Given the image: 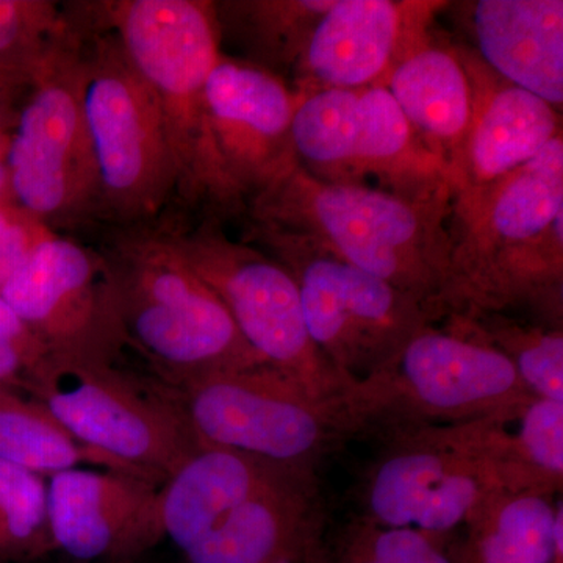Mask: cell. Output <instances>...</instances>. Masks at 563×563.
I'll list each match as a JSON object with an SVG mask.
<instances>
[{
    "instance_id": "obj_23",
    "label": "cell",
    "mask_w": 563,
    "mask_h": 563,
    "mask_svg": "<svg viewBox=\"0 0 563 563\" xmlns=\"http://www.w3.org/2000/svg\"><path fill=\"white\" fill-rule=\"evenodd\" d=\"M457 429L492 466L504 492L561 495L562 402L531 398L514 412L457 424Z\"/></svg>"
},
{
    "instance_id": "obj_14",
    "label": "cell",
    "mask_w": 563,
    "mask_h": 563,
    "mask_svg": "<svg viewBox=\"0 0 563 563\" xmlns=\"http://www.w3.org/2000/svg\"><path fill=\"white\" fill-rule=\"evenodd\" d=\"M0 295L49 357L117 363L128 347L102 252L60 233L32 252Z\"/></svg>"
},
{
    "instance_id": "obj_7",
    "label": "cell",
    "mask_w": 563,
    "mask_h": 563,
    "mask_svg": "<svg viewBox=\"0 0 563 563\" xmlns=\"http://www.w3.org/2000/svg\"><path fill=\"white\" fill-rule=\"evenodd\" d=\"M243 242L291 274L310 339L346 387L368 379L415 333L440 321L420 299L355 268L307 236L246 222Z\"/></svg>"
},
{
    "instance_id": "obj_2",
    "label": "cell",
    "mask_w": 563,
    "mask_h": 563,
    "mask_svg": "<svg viewBox=\"0 0 563 563\" xmlns=\"http://www.w3.org/2000/svg\"><path fill=\"white\" fill-rule=\"evenodd\" d=\"M88 32L109 31L150 85L172 146L174 202L199 221L243 220L236 188L211 133L206 85L221 51L210 0H111L73 3Z\"/></svg>"
},
{
    "instance_id": "obj_35",
    "label": "cell",
    "mask_w": 563,
    "mask_h": 563,
    "mask_svg": "<svg viewBox=\"0 0 563 563\" xmlns=\"http://www.w3.org/2000/svg\"><path fill=\"white\" fill-rule=\"evenodd\" d=\"M111 563H133V562H111Z\"/></svg>"
},
{
    "instance_id": "obj_34",
    "label": "cell",
    "mask_w": 563,
    "mask_h": 563,
    "mask_svg": "<svg viewBox=\"0 0 563 563\" xmlns=\"http://www.w3.org/2000/svg\"><path fill=\"white\" fill-rule=\"evenodd\" d=\"M11 132L0 133V201L9 199V151Z\"/></svg>"
},
{
    "instance_id": "obj_21",
    "label": "cell",
    "mask_w": 563,
    "mask_h": 563,
    "mask_svg": "<svg viewBox=\"0 0 563 563\" xmlns=\"http://www.w3.org/2000/svg\"><path fill=\"white\" fill-rule=\"evenodd\" d=\"M433 32L402 55L384 87L448 174L472 124L474 80L465 46Z\"/></svg>"
},
{
    "instance_id": "obj_22",
    "label": "cell",
    "mask_w": 563,
    "mask_h": 563,
    "mask_svg": "<svg viewBox=\"0 0 563 563\" xmlns=\"http://www.w3.org/2000/svg\"><path fill=\"white\" fill-rule=\"evenodd\" d=\"M285 470L292 468L220 448H199L161 487L163 533L184 554L222 515Z\"/></svg>"
},
{
    "instance_id": "obj_4",
    "label": "cell",
    "mask_w": 563,
    "mask_h": 563,
    "mask_svg": "<svg viewBox=\"0 0 563 563\" xmlns=\"http://www.w3.org/2000/svg\"><path fill=\"white\" fill-rule=\"evenodd\" d=\"M125 346L168 387L266 365L158 225L118 229L103 247Z\"/></svg>"
},
{
    "instance_id": "obj_15",
    "label": "cell",
    "mask_w": 563,
    "mask_h": 563,
    "mask_svg": "<svg viewBox=\"0 0 563 563\" xmlns=\"http://www.w3.org/2000/svg\"><path fill=\"white\" fill-rule=\"evenodd\" d=\"M214 144L247 201L296 168L291 122L299 95L287 80L221 54L206 85Z\"/></svg>"
},
{
    "instance_id": "obj_31",
    "label": "cell",
    "mask_w": 563,
    "mask_h": 563,
    "mask_svg": "<svg viewBox=\"0 0 563 563\" xmlns=\"http://www.w3.org/2000/svg\"><path fill=\"white\" fill-rule=\"evenodd\" d=\"M54 233L10 199L0 201V288Z\"/></svg>"
},
{
    "instance_id": "obj_13",
    "label": "cell",
    "mask_w": 563,
    "mask_h": 563,
    "mask_svg": "<svg viewBox=\"0 0 563 563\" xmlns=\"http://www.w3.org/2000/svg\"><path fill=\"white\" fill-rule=\"evenodd\" d=\"M387 443L363 481L361 518L368 523L451 537L504 492L455 426L395 433Z\"/></svg>"
},
{
    "instance_id": "obj_11",
    "label": "cell",
    "mask_w": 563,
    "mask_h": 563,
    "mask_svg": "<svg viewBox=\"0 0 563 563\" xmlns=\"http://www.w3.org/2000/svg\"><path fill=\"white\" fill-rule=\"evenodd\" d=\"M84 40L36 74L11 132L9 199L55 233L101 220L98 163L84 111Z\"/></svg>"
},
{
    "instance_id": "obj_19",
    "label": "cell",
    "mask_w": 563,
    "mask_h": 563,
    "mask_svg": "<svg viewBox=\"0 0 563 563\" xmlns=\"http://www.w3.org/2000/svg\"><path fill=\"white\" fill-rule=\"evenodd\" d=\"M474 80L472 124L448 169L451 196L477 190L531 162L562 135L561 110L496 76L468 47Z\"/></svg>"
},
{
    "instance_id": "obj_24",
    "label": "cell",
    "mask_w": 563,
    "mask_h": 563,
    "mask_svg": "<svg viewBox=\"0 0 563 563\" xmlns=\"http://www.w3.org/2000/svg\"><path fill=\"white\" fill-rule=\"evenodd\" d=\"M558 495L498 492L465 526L461 563H563V510Z\"/></svg>"
},
{
    "instance_id": "obj_28",
    "label": "cell",
    "mask_w": 563,
    "mask_h": 563,
    "mask_svg": "<svg viewBox=\"0 0 563 563\" xmlns=\"http://www.w3.org/2000/svg\"><path fill=\"white\" fill-rule=\"evenodd\" d=\"M85 35L68 5L51 0H0V68L31 81Z\"/></svg>"
},
{
    "instance_id": "obj_10",
    "label": "cell",
    "mask_w": 563,
    "mask_h": 563,
    "mask_svg": "<svg viewBox=\"0 0 563 563\" xmlns=\"http://www.w3.org/2000/svg\"><path fill=\"white\" fill-rule=\"evenodd\" d=\"M199 446L317 473L350 435L340 409L269 365L207 374L169 387Z\"/></svg>"
},
{
    "instance_id": "obj_26",
    "label": "cell",
    "mask_w": 563,
    "mask_h": 563,
    "mask_svg": "<svg viewBox=\"0 0 563 563\" xmlns=\"http://www.w3.org/2000/svg\"><path fill=\"white\" fill-rule=\"evenodd\" d=\"M0 461L46 479L85 463L114 472L107 459L77 442L43 404L20 388L0 390Z\"/></svg>"
},
{
    "instance_id": "obj_3",
    "label": "cell",
    "mask_w": 563,
    "mask_h": 563,
    "mask_svg": "<svg viewBox=\"0 0 563 563\" xmlns=\"http://www.w3.org/2000/svg\"><path fill=\"white\" fill-rule=\"evenodd\" d=\"M451 192L329 184L296 166L252 196L244 222L298 233L420 299L439 320L450 269Z\"/></svg>"
},
{
    "instance_id": "obj_27",
    "label": "cell",
    "mask_w": 563,
    "mask_h": 563,
    "mask_svg": "<svg viewBox=\"0 0 563 563\" xmlns=\"http://www.w3.org/2000/svg\"><path fill=\"white\" fill-rule=\"evenodd\" d=\"M444 320L501 352L533 398L563 404L562 328L490 312L448 313Z\"/></svg>"
},
{
    "instance_id": "obj_9",
    "label": "cell",
    "mask_w": 563,
    "mask_h": 563,
    "mask_svg": "<svg viewBox=\"0 0 563 563\" xmlns=\"http://www.w3.org/2000/svg\"><path fill=\"white\" fill-rule=\"evenodd\" d=\"M222 225L198 221L158 228L224 303L258 357L301 384L318 401L340 409L346 383L310 339L291 274L254 244L229 239Z\"/></svg>"
},
{
    "instance_id": "obj_20",
    "label": "cell",
    "mask_w": 563,
    "mask_h": 563,
    "mask_svg": "<svg viewBox=\"0 0 563 563\" xmlns=\"http://www.w3.org/2000/svg\"><path fill=\"white\" fill-rule=\"evenodd\" d=\"M476 57L496 76L562 110V0L457 3Z\"/></svg>"
},
{
    "instance_id": "obj_5",
    "label": "cell",
    "mask_w": 563,
    "mask_h": 563,
    "mask_svg": "<svg viewBox=\"0 0 563 563\" xmlns=\"http://www.w3.org/2000/svg\"><path fill=\"white\" fill-rule=\"evenodd\" d=\"M531 398L501 352L443 318L415 333L368 379L347 385L340 410L350 435L387 439L514 412Z\"/></svg>"
},
{
    "instance_id": "obj_29",
    "label": "cell",
    "mask_w": 563,
    "mask_h": 563,
    "mask_svg": "<svg viewBox=\"0 0 563 563\" xmlns=\"http://www.w3.org/2000/svg\"><path fill=\"white\" fill-rule=\"evenodd\" d=\"M55 551L47 479L0 461V563H29Z\"/></svg>"
},
{
    "instance_id": "obj_17",
    "label": "cell",
    "mask_w": 563,
    "mask_h": 563,
    "mask_svg": "<svg viewBox=\"0 0 563 563\" xmlns=\"http://www.w3.org/2000/svg\"><path fill=\"white\" fill-rule=\"evenodd\" d=\"M55 551L79 563L135 562L161 542V487L110 470L73 468L47 479Z\"/></svg>"
},
{
    "instance_id": "obj_18",
    "label": "cell",
    "mask_w": 563,
    "mask_h": 563,
    "mask_svg": "<svg viewBox=\"0 0 563 563\" xmlns=\"http://www.w3.org/2000/svg\"><path fill=\"white\" fill-rule=\"evenodd\" d=\"M317 473L285 470L222 515L185 563H324Z\"/></svg>"
},
{
    "instance_id": "obj_32",
    "label": "cell",
    "mask_w": 563,
    "mask_h": 563,
    "mask_svg": "<svg viewBox=\"0 0 563 563\" xmlns=\"http://www.w3.org/2000/svg\"><path fill=\"white\" fill-rule=\"evenodd\" d=\"M31 87L27 77L0 68V133L13 132Z\"/></svg>"
},
{
    "instance_id": "obj_1",
    "label": "cell",
    "mask_w": 563,
    "mask_h": 563,
    "mask_svg": "<svg viewBox=\"0 0 563 563\" xmlns=\"http://www.w3.org/2000/svg\"><path fill=\"white\" fill-rule=\"evenodd\" d=\"M448 313L528 312L562 328L563 135L487 187L451 196Z\"/></svg>"
},
{
    "instance_id": "obj_6",
    "label": "cell",
    "mask_w": 563,
    "mask_h": 563,
    "mask_svg": "<svg viewBox=\"0 0 563 563\" xmlns=\"http://www.w3.org/2000/svg\"><path fill=\"white\" fill-rule=\"evenodd\" d=\"M20 390L49 410L80 444L114 472L162 487L199 450L168 385L117 363L49 357Z\"/></svg>"
},
{
    "instance_id": "obj_25",
    "label": "cell",
    "mask_w": 563,
    "mask_h": 563,
    "mask_svg": "<svg viewBox=\"0 0 563 563\" xmlns=\"http://www.w3.org/2000/svg\"><path fill=\"white\" fill-rule=\"evenodd\" d=\"M335 0H224L214 2L221 43L242 60L291 81L318 22Z\"/></svg>"
},
{
    "instance_id": "obj_33",
    "label": "cell",
    "mask_w": 563,
    "mask_h": 563,
    "mask_svg": "<svg viewBox=\"0 0 563 563\" xmlns=\"http://www.w3.org/2000/svg\"><path fill=\"white\" fill-rule=\"evenodd\" d=\"M0 336L9 339L11 342L24 344V346L32 347V350L44 352V347L41 346L38 340L33 336V333L29 331L27 325L24 321L18 317V313L9 306V302L0 295Z\"/></svg>"
},
{
    "instance_id": "obj_16",
    "label": "cell",
    "mask_w": 563,
    "mask_h": 563,
    "mask_svg": "<svg viewBox=\"0 0 563 563\" xmlns=\"http://www.w3.org/2000/svg\"><path fill=\"white\" fill-rule=\"evenodd\" d=\"M446 5L433 0H335L310 35L291 87L306 95L384 85Z\"/></svg>"
},
{
    "instance_id": "obj_12",
    "label": "cell",
    "mask_w": 563,
    "mask_h": 563,
    "mask_svg": "<svg viewBox=\"0 0 563 563\" xmlns=\"http://www.w3.org/2000/svg\"><path fill=\"white\" fill-rule=\"evenodd\" d=\"M298 95L292 152L314 179L404 195L451 192L442 163L421 146L384 85Z\"/></svg>"
},
{
    "instance_id": "obj_30",
    "label": "cell",
    "mask_w": 563,
    "mask_h": 563,
    "mask_svg": "<svg viewBox=\"0 0 563 563\" xmlns=\"http://www.w3.org/2000/svg\"><path fill=\"white\" fill-rule=\"evenodd\" d=\"M377 563H461L450 537L433 536L410 528H384L355 520L343 531Z\"/></svg>"
},
{
    "instance_id": "obj_8",
    "label": "cell",
    "mask_w": 563,
    "mask_h": 563,
    "mask_svg": "<svg viewBox=\"0 0 563 563\" xmlns=\"http://www.w3.org/2000/svg\"><path fill=\"white\" fill-rule=\"evenodd\" d=\"M84 111L98 163L101 220L152 228L176 196L177 174L157 99L121 41L88 32L81 44Z\"/></svg>"
}]
</instances>
